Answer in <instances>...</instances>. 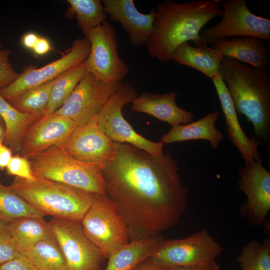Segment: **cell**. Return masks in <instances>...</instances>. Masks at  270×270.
<instances>
[{"mask_svg": "<svg viewBox=\"0 0 270 270\" xmlns=\"http://www.w3.org/2000/svg\"><path fill=\"white\" fill-rule=\"evenodd\" d=\"M238 186L246 196L240 212L253 226L264 224L270 210V172L262 160L252 161L240 168Z\"/></svg>", "mask_w": 270, "mask_h": 270, "instance_id": "5bb4252c", "label": "cell"}, {"mask_svg": "<svg viewBox=\"0 0 270 270\" xmlns=\"http://www.w3.org/2000/svg\"><path fill=\"white\" fill-rule=\"evenodd\" d=\"M170 270H220V266L216 262V260L201 265L188 266H176L169 268Z\"/></svg>", "mask_w": 270, "mask_h": 270, "instance_id": "d590c367", "label": "cell"}, {"mask_svg": "<svg viewBox=\"0 0 270 270\" xmlns=\"http://www.w3.org/2000/svg\"><path fill=\"white\" fill-rule=\"evenodd\" d=\"M48 224L70 270H101L104 258L86 236L80 222L52 218Z\"/></svg>", "mask_w": 270, "mask_h": 270, "instance_id": "8fae6325", "label": "cell"}, {"mask_svg": "<svg viewBox=\"0 0 270 270\" xmlns=\"http://www.w3.org/2000/svg\"><path fill=\"white\" fill-rule=\"evenodd\" d=\"M22 217L44 218V216L0 180V220L8 222Z\"/></svg>", "mask_w": 270, "mask_h": 270, "instance_id": "f1b7e54d", "label": "cell"}, {"mask_svg": "<svg viewBox=\"0 0 270 270\" xmlns=\"http://www.w3.org/2000/svg\"><path fill=\"white\" fill-rule=\"evenodd\" d=\"M88 73L82 62L56 78L44 115L54 113L64 103L80 82Z\"/></svg>", "mask_w": 270, "mask_h": 270, "instance_id": "4316f807", "label": "cell"}, {"mask_svg": "<svg viewBox=\"0 0 270 270\" xmlns=\"http://www.w3.org/2000/svg\"><path fill=\"white\" fill-rule=\"evenodd\" d=\"M178 95L176 92L165 94L143 92L132 102L131 109L152 116L166 122L172 127L188 124L193 121L194 114L177 105Z\"/></svg>", "mask_w": 270, "mask_h": 270, "instance_id": "d6986e66", "label": "cell"}, {"mask_svg": "<svg viewBox=\"0 0 270 270\" xmlns=\"http://www.w3.org/2000/svg\"><path fill=\"white\" fill-rule=\"evenodd\" d=\"M221 0H192L178 2L166 0L154 8V18L147 51L152 59L166 63L175 50L192 41L196 46H207L200 35L202 28L222 16Z\"/></svg>", "mask_w": 270, "mask_h": 270, "instance_id": "7a4b0ae2", "label": "cell"}, {"mask_svg": "<svg viewBox=\"0 0 270 270\" xmlns=\"http://www.w3.org/2000/svg\"><path fill=\"white\" fill-rule=\"evenodd\" d=\"M220 75L226 84L236 112L253 126L252 138L270 146V76L258 68L224 57Z\"/></svg>", "mask_w": 270, "mask_h": 270, "instance_id": "3957f363", "label": "cell"}, {"mask_svg": "<svg viewBox=\"0 0 270 270\" xmlns=\"http://www.w3.org/2000/svg\"><path fill=\"white\" fill-rule=\"evenodd\" d=\"M38 38L34 33H26L22 38V44L26 48L33 49Z\"/></svg>", "mask_w": 270, "mask_h": 270, "instance_id": "ab89813d", "label": "cell"}, {"mask_svg": "<svg viewBox=\"0 0 270 270\" xmlns=\"http://www.w3.org/2000/svg\"><path fill=\"white\" fill-rule=\"evenodd\" d=\"M211 80L214 86L224 114L228 138L242 155L244 164L262 160L258 151V141L248 138L242 129L228 90L220 74Z\"/></svg>", "mask_w": 270, "mask_h": 270, "instance_id": "ac0fdd59", "label": "cell"}, {"mask_svg": "<svg viewBox=\"0 0 270 270\" xmlns=\"http://www.w3.org/2000/svg\"><path fill=\"white\" fill-rule=\"evenodd\" d=\"M138 96L133 86L128 82L122 83L97 114L98 126L116 143L129 144L152 154H158L164 152V144L160 142L151 141L137 133L123 116L124 106L132 103Z\"/></svg>", "mask_w": 270, "mask_h": 270, "instance_id": "52a82bcc", "label": "cell"}, {"mask_svg": "<svg viewBox=\"0 0 270 270\" xmlns=\"http://www.w3.org/2000/svg\"><path fill=\"white\" fill-rule=\"evenodd\" d=\"M69 12L76 16L78 26L84 34L106 22L108 15L100 0H68Z\"/></svg>", "mask_w": 270, "mask_h": 270, "instance_id": "f546056e", "label": "cell"}, {"mask_svg": "<svg viewBox=\"0 0 270 270\" xmlns=\"http://www.w3.org/2000/svg\"><path fill=\"white\" fill-rule=\"evenodd\" d=\"M164 240L160 235L130 242L108 258L104 270H132L148 258Z\"/></svg>", "mask_w": 270, "mask_h": 270, "instance_id": "603a6c76", "label": "cell"}, {"mask_svg": "<svg viewBox=\"0 0 270 270\" xmlns=\"http://www.w3.org/2000/svg\"><path fill=\"white\" fill-rule=\"evenodd\" d=\"M56 80L28 88L8 101L20 112L42 116L48 106Z\"/></svg>", "mask_w": 270, "mask_h": 270, "instance_id": "83f0119b", "label": "cell"}, {"mask_svg": "<svg viewBox=\"0 0 270 270\" xmlns=\"http://www.w3.org/2000/svg\"><path fill=\"white\" fill-rule=\"evenodd\" d=\"M12 151L8 147L4 142H0V169L6 168L12 157Z\"/></svg>", "mask_w": 270, "mask_h": 270, "instance_id": "8d00e7d4", "label": "cell"}, {"mask_svg": "<svg viewBox=\"0 0 270 270\" xmlns=\"http://www.w3.org/2000/svg\"><path fill=\"white\" fill-rule=\"evenodd\" d=\"M222 18L204 28L200 35L207 44L230 37L252 36L270 42V20L258 16L248 8L246 0L222 1Z\"/></svg>", "mask_w": 270, "mask_h": 270, "instance_id": "9c48e42d", "label": "cell"}, {"mask_svg": "<svg viewBox=\"0 0 270 270\" xmlns=\"http://www.w3.org/2000/svg\"><path fill=\"white\" fill-rule=\"evenodd\" d=\"M90 52L84 62L89 73L106 82H122L128 72V64L118 52L116 30L106 21L85 35Z\"/></svg>", "mask_w": 270, "mask_h": 270, "instance_id": "30bf717a", "label": "cell"}, {"mask_svg": "<svg viewBox=\"0 0 270 270\" xmlns=\"http://www.w3.org/2000/svg\"><path fill=\"white\" fill-rule=\"evenodd\" d=\"M211 47L224 57L253 67L266 69L270 64V49L262 39L252 36H237L214 42Z\"/></svg>", "mask_w": 270, "mask_h": 270, "instance_id": "ffe728a7", "label": "cell"}, {"mask_svg": "<svg viewBox=\"0 0 270 270\" xmlns=\"http://www.w3.org/2000/svg\"><path fill=\"white\" fill-rule=\"evenodd\" d=\"M6 227V223H4L0 220V229L4 228Z\"/></svg>", "mask_w": 270, "mask_h": 270, "instance_id": "b9f144b4", "label": "cell"}, {"mask_svg": "<svg viewBox=\"0 0 270 270\" xmlns=\"http://www.w3.org/2000/svg\"><path fill=\"white\" fill-rule=\"evenodd\" d=\"M80 224L86 236L104 258L130 242L126 222L116 204L104 194H95Z\"/></svg>", "mask_w": 270, "mask_h": 270, "instance_id": "8992f818", "label": "cell"}, {"mask_svg": "<svg viewBox=\"0 0 270 270\" xmlns=\"http://www.w3.org/2000/svg\"><path fill=\"white\" fill-rule=\"evenodd\" d=\"M2 118H0V142H4L5 136V128Z\"/></svg>", "mask_w": 270, "mask_h": 270, "instance_id": "60d3db41", "label": "cell"}, {"mask_svg": "<svg viewBox=\"0 0 270 270\" xmlns=\"http://www.w3.org/2000/svg\"><path fill=\"white\" fill-rule=\"evenodd\" d=\"M78 126L70 118L56 113L44 115L26 132L20 153L29 160L64 141Z\"/></svg>", "mask_w": 270, "mask_h": 270, "instance_id": "2e32d148", "label": "cell"}, {"mask_svg": "<svg viewBox=\"0 0 270 270\" xmlns=\"http://www.w3.org/2000/svg\"><path fill=\"white\" fill-rule=\"evenodd\" d=\"M90 52V43L85 37L76 40L70 50L60 58L40 68H25L18 78L0 90V95L8 100L24 91L52 80L72 68L84 62Z\"/></svg>", "mask_w": 270, "mask_h": 270, "instance_id": "4fadbf2b", "label": "cell"}, {"mask_svg": "<svg viewBox=\"0 0 270 270\" xmlns=\"http://www.w3.org/2000/svg\"><path fill=\"white\" fill-rule=\"evenodd\" d=\"M122 82H106L88 73L54 113L66 116L78 126L97 114Z\"/></svg>", "mask_w": 270, "mask_h": 270, "instance_id": "7c38bea8", "label": "cell"}, {"mask_svg": "<svg viewBox=\"0 0 270 270\" xmlns=\"http://www.w3.org/2000/svg\"><path fill=\"white\" fill-rule=\"evenodd\" d=\"M10 186L43 216L80 222L96 194L36 177L32 180L15 177Z\"/></svg>", "mask_w": 270, "mask_h": 270, "instance_id": "277c9868", "label": "cell"}, {"mask_svg": "<svg viewBox=\"0 0 270 270\" xmlns=\"http://www.w3.org/2000/svg\"><path fill=\"white\" fill-rule=\"evenodd\" d=\"M20 253L6 227L0 229V265L12 260Z\"/></svg>", "mask_w": 270, "mask_h": 270, "instance_id": "836d02e7", "label": "cell"}, {"mask_svg": "<svg viewBox=\"0 0 270 270\" xmlns=\"http://www.w3.org/2000/svg\"><path fill=\"white\" fill-rule=\"evenodd\" d=\"M219 116V112L215 111L196 121L172 126L167 133L162 136L160 142L164 144L190 140H208L210 146L216 148L224 138L222 134L216 126Z\"/></svg>", "mask_w": 270, "mask_h": 270, "instance_id": "44dd1931", "label": "cell"}, {"mask_svg": "<svg viewBox=\"0 0 270 270\" xmlns=\"http://www.w3.org/2000/svg\"><path fill=\"white\" fill-rule=\"evenodd\" d=\"M132 270H170L152 261L149 258L138 264Z\"/></svg>", "mask_w": 270, "mask_h": 270, "instance_id": "f35d334b", "label": "cell"}, {"mask_svg": "<svg viewBox=\"0 0 270 270\" xmlns=\"http://www.w3.org/2000/svg\"><path fill=\"white\" fill-rule=\"evenodd\" d=\"M10 54L9 49L0 50V90L10 84L19 76L10 62Z\"/></svg>", "mask_w": 270, "mask_h": 270, "instance_id": "d6a6232c", "label": "cell"}, {"mask_svg": "<svg viewBox=\"0 0 270 270\" xmlns=\"http://www.w3.org/2000/svg\"><path fill=\"white\" fill-rule=\"evenodd\" d=\"M40 117L18 110L0 94V118L5 128L4 143L12 152H20L26 132Z\"/></svg>", "mask_w": 270, "mask_h": 270, "instance_id": "cb8c5ba5", "label": "cell"}, {"mask_svg": "<svg viewBox=\"0 0 270 270\" xmlns=\"http://www.w3.org/2000/svg\"><path fill=\"white\" fill-rule=\"evenodd\" d=\"M10 175L32 180L36 177L34 175L30 162L26 158L19 155L13 156L6 168Z\"/></svg>", "mask_w": 270, "mask_h": 270, "instance_id": "1f68e13d", "label": "cell"}, {"mask_svg": "<svg viewBox=\"0 0 270 270\" xmlns=\"http://www.w3.org/2000/svg\"><path fill=\"white\" fill-rule=\"evenodd\" d=\"M0 270H38L29 259L20 252L12 260L0 265Z\"/></svg>", "mask_w": 270, "mask_h": 270, "instance_id": "e575fe53", "label": "cell"}, {"mask_svg": "<svg viewBox=\"0 0 270 270\" xmlns=\"http://www.w3.org/2000/svg\"><path fill=\"white\" fill-rule=\"evenodd\" d=\"M224 57L220 52L211 46H193L189 42H186L175 50L172 60L194 68L211 79L219 74Z\"/></svg>", "mask_w": 270, "mask_h": 270, "instance_id": "7402d4cb", "label": "cell"}, {"mask_svg": "<svg viewBox=\"0 0 270 270\" xmlns=\"http://www.w3.org/2000/svg\"><path fill=\"white\" fill-rule=\"evenodd\" d=\"M6 228L21 252L36 242L52 236L44 218L22 217L6 223Z\"/></svg>", "mask_w": 270, "mask_h": 270, "instance_id": "d4e9b609", "label": "cell"}, {"mask_svg": "<svg viewBox=\"0 0 270 270\" xmlns=\"http://www.w3.org/2000/svg\"><path fill=\"white\" fill-rule=\"evenodd\" d=\"M102 173L104 195L126 222L130 242L173 228L186 208L188 190L168 152L154 155L129 144L116 143L114 156Z\"/></svg>", "mask_w": 270, "mask_h": 270, "instance_id": "6da1fadb", "label": "cell"}, {"mask_svg": "<svg viewBox=\"0 0 270 270\" xmlns=\"http://www.w3.org/2000/svg\"><path fill=\"white\" fill-rule=\"evenodd\" d=\"M21 252L38 270H70L53 236L36 242Z\"/></svg>", "mask_w": 270, "mask_h": 270, "instance_id": "484cf974", "label": "cell"}, {"mask_svg": "<svg viewBox=\"0 0 270 270\" xmlns=\"http://www.w3.org/2000/svg\"><path fill=\"white\" fill-rule=\"evenodd\" d=\"M105 12L121 24L134 46L147 45L152 31L154 8L148 14L139 12L133 0H102Z\"/></svg>", "mask_w": 270, "mask_h": 270, "instance_id": "e0dca14e", "label": "cell"}, {"mask_svg": "<svg viewBox=\"0 0 270 270\" xmlns=\"http://www.w3.org/2000/svg\"><path fill=\"white\" fill-rule=\"evenodd\" d=\"M116 145L100 128L96 114L57 146L76 160L102 167L114 156Z\"/></svg>", "mask_w": 270, "mask_h": 270, "instance_id": "9a60e30c", "label": "cell"}, {"mask_svg": "<svg viewBox=\"0 0 270 270\" xmlns=\"http://www.w3.org/2000/svg\"><path fill=\"white\" fill-rule=\"evenodd\" d=\"M223 248L206 230L180 239L164 240L149 258L170 268L201 265L216 261Z\"/></svg>", "mask_w": 270, "mask_h": 270, "instance_id": "ba28073f", "label": "cell"}, {"mask_svg": "<svg viewBox=\"0 0 270 270\" xmlns=\"http://www.w3.org/2000/svg\"><path fill=\"white\" fill-rule=\"evenodd\" d=\"M34 175L96 194H104L102 166L74 158L58 146L30 158Z\"/></svg>", "mask_w": 270, "mask_h": 270, "instance_id": "5b68a950", "label": "cell"}, {"mask_svg": "<svg viewBox=\"0 0 270 270\" xmlns=\"http://www.w3.org/2000/svg\"><path fill=\"white\" fill-rule=\"evenodd\" d=\"M50 48V43L46 38L39 37L32 50L36 54L41 56L48 53Z\"/></svg>", "mask_w": 270, "mask_h": 270, "instance_id": "74e56055", "label": "cell"}, {"mask_svg": "<svg viewBox=\"0 0 270 270\" xmlns=\"http://www.w3.org/2000/svg\"><path fill=\"white\" fill-rule=\"evenodd\" d=\"M2 43H1L0 42V50H2Z\"/></svg>", "mask_w": 270, "mask_h": 270, "instance_id": "7bdbcfd3", "label": "cell"}, {"mask_svg": "<svg viewBox=\"0 0 270 270\" xmlns=\"http://www.w3.org/2000/svg\"><path fill=\"white\" fill-rule=\"evenodd\" d=\"M241 270H270V240H252L242 248L237 258Z\"/></svg>", "mask_w": 270, "mask_h": 270, "instance_id": "4dcf8cb0", "label": "cell"}]
</instances>
